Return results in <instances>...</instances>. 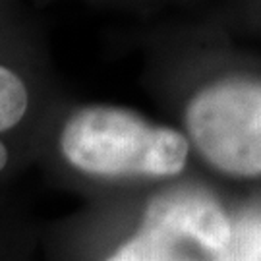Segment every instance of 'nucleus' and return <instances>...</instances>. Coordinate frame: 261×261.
I'll return each mask as SVG.
<instances>
[{"instance_id": "2", "label": "nucleus", "mask_w": 261, "mask_h": 261, "mask_svg": "<svg viewBox=\"0 0 261 261\" xmlns=\"http://www.w3.org/2000/svg\"><path fill=\"white\" fill-rule=\"evenodd\" d=\"M107 261H236L230 221L211 196L174 188L151 199L138 232Z\"/></svg>"}, {"instance_id": "5", "label": "nucleus", "mask_w": 261, "mask_h": 261, "mask_svg": "<svg viewBox=\"0 0 261 261\" xmlns=\"http://www.w3.org/2000/svg\"><path fill=\"white\" fill-rule=\"evenodd\" d=\"M6 163H8V151L4 147V143L0 141V170L6 167Z\"/></svg>"}, {"instance_id": "3", "label": "nucleus", "mask_w": 261, "mask_h": 261, "mask_svg": "<svg viewBox=\"0 0 261 261\" xmlns=\"http://www.w3.org/2000/svg\"><path fill=\"white\" fill-rule=\"evenodd\" d=\"M190 138L201 155L232 176L261 174V82L228 77L190 101Z\"/></svg>"}, {"instance_id": "4", "label": "nucleus", "mask_w": 261, "mask_h": 261, "mask_svg": "<svg viewBox=\"0 0 261 261\" xmlns=\"http://www.w3.org/2000/svg\"><path fill=\"white\" fill-rule=\"evenodd\" d=\"M29 93L23 80L6 66H0V132L14 128L25 116Z\"/></svg>"}, {"instance_id": "1", "label": "nucleus", "mask_w": 261, "mask_h": 261, "mask_svg": "<svg viewBox=\"0 0 261 261\" xmlns=\"http://www.w3.org/2000/svg\"><path fill=\"white\" fill-rule=\"evenodd\" d=\"M60 149L72 167L99 176H174L188 159L186 136L153 126L111 105L75 111L62 128Z\"/></svg>"}]
</instances>
